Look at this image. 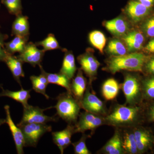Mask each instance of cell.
<instances>
[{
  "label": "cell",
  "instance_id": "1",
  "mask_svg": "<svg viewBox=\"0 0 154 154\" xmlns=\"http://www.w3.org/2000/svg\"><path fill=\"white\" fill-rule=\"evenodd\" d=\"M104 117L105 125L116 128H134L141 125L145 119V108L141 105L117 104Z\"/></svg>",
  "mask_w": 154,
  "mask_h": 154
},
{
  "label": "cell",
  "instance_id": "2",
  "mask_svg": "<svg viewBox=\"0 0 154 154\" xmlns=\"http://www.w3.org/2000/svg\"><path fill=\"white\" fill-rule=\"evenodd\" d=\"M147 59L143 54L138 52L113 56L107 61V70L112 74L122 70L142 72Z\"/></svg>",
  "mask_w": 154,
  "mask_h": 154
},
{
  "label": "cell",
  "instance_id": "3",
  "mask_svg": "<svg viewBox=\"0 0 154 154\" xmlns=\"http://www.w3.org/2000/svg\"><path fill=\"white\" fill-rule=\"evenodd\" d=\"M56 99L57 103L53 107L57 114L69 124H75L82 108L80 102L67 92L60 94Z\"/></svg>",
  "mask_w": 154,
  "mask_h": 154
},
{
  "label": "cell",
  "instance_id": "4",
  "mask_svg": "<svg viewBox=\"0 0 154 154\" xmlns=\"http://www.w3.org/2000/svg\"><path fill=\"white\" fill-rule=\"evenodd\" d=\"M125 98V104L128 105H142L143 101L141 80L135 75L127 74L122 86Z\"/></svg>",
  "mask_w": 154,
  "mask_h": 154
},
{
  "label": "cell",
  "instance_id": "5",
  "mask_svg": "<svg viewBox=\"0 0 154 154\" xmlns=\"http://www.w3.org/2000/svg\"><path fill=\"white\" fill-rule=\"evenodd\" d=\"M17 126L22 130L25 141V146L36 147L40 138L46 133L51 132L52 127L46 124L28 123Z\"/></svg>",
  "mask_w": 154,
  "mask_h": 154
},
{
  "label": "cell",
  "instance_id": "6",
  "mask_svg": "<svg viewBox=\"0 0 154 154\" xmlns=\"http://www.w3.org/2000/svg\"><path fill=\"white\" fill-rule=\"evenodd\" d=\"M24 107L23 114L22 120L17 125L28 124V123H39L46 124L49 122H56L58 120L57 117L55 116H49L44 113L45 110H48L53 107H50L42 109L37 106L28 105Z\"/></svg>",
  "mask_w": 154,
  "mask_h": 154
},
{
  "label": "cell",
  "instance_id": "7",
  "mask_svg": "<svg viewBox=\"0 0 154 154\" xmlns=\"http://www.w3.org/2000/svg\"><path fill=\"white\" fill-rule=\"evenodd\" d=\"M105 125V117L102 116L85 111L79 115V120L75 126V133H84L88 130L94 131L96 128Z\"/></svg>",
  "mask_w": 154,
  "mask_h": 154
},
{
  "label": "cell",
  "instance_id": "8",
  "mask_svg": "<svg viewBox=\"0 0 154 154\" xmlns=\"http://www.w3.org/2000/svg\"><path fill=\"white\" fill-rule=\"evenodd\" d=\"M133 128L139 154L154 149V134L150 129L141 125Z\"/></svg>",
  "mask_w": 154,
  "mask_h": 154
},
{
  "label": "cell",
  "instance_id": "9",
  "mask_svg": "<svg viewBox=\"0 0 154 154\" xmlns=\"http://www.w3.org/2000/svg\"><path fill=\"white\" fill-rule=\"evenodd\" d=\"M87 87L81 103V107L86 111L101 116L107 114V108L104 103Z\"/></svg>",
  "mask_w": 154,
  "mask_h": 154
},
{
  "label": "cell",
  "instance_id": "10",
  "mask_svg": "<svg viewBox=\"0 0 154 154\" xmlns=\"http://www.w3.org/2000/svg\"><path fill=\"white\" fill-rule=\"evenodd\" d=\"M45 51L44 50L37 48V46L32 42H28L22 52L17 57L23 63H29L35 67L36 65H41Z\"/></svg>",
  "mask_w": 154,
  "mask_h": 154
},
{
  "label": "cell",
  "instance_id": "11",
  "mask_svg": "<svg viewBox=\"0 0 154 154\" xmlns=\"http://www.w3.org/2000/svg\"><path fill=\"white\" fill-rule=\"evenodd\" d=\"M77 60L81 65V69L89 77L91 83L97 74L100 63L90 50H87L85 53L79 56Z\"/></svg>",
  "mask_w": 154,
  "mask_h": 154
},
{
  "label": "cell",
  "instance_id": "12",
  "mask_svg": "<svg viewBox=\"0 0 154 154\" xmlns=\"http://www.w3.org/2000/svg\"><path fill=\"white\" fill-rule=\"evenodd\" d=\"M5 110L6 114V123L8 125L14 138L17 154L24 153V148L25 147V141L24 135L21 128L14 123L10 112V106L5 105Z\"/></svg>",
  "mask_w": 154,
  "mask_h": 154
},
{
  "label": "cell",
  "instance_id": "13",
  "mask_svg": "<svg viewBox=\"0 0 154 154\" xmlns=\"http://www.w3.org/2000/svg\"><path fill=\"white\" fill-rule=\"evenodd\" d=\"M74 133L75 126L70 124L63 130L52 132L53 140L59 149L61 153L63 154L64 150L71 144L72 136Z\"/></svg>",
  "mask_w": 154,
  "mask_h": 154
},
{
  "label": "cell",
  "instance_id": "14",
  "mask_svg": "<svg viewBox=\"0 0 154 154\" xmlns=\"http://www.w3.org/2000/svg\"><path fill=\"white\" fill-rule=\"evenodd\" d=\"M150 9L138 1H131L126 8V13L131 20L134 23L141 21L149 14Z\"/></svg>",
  "mask_w": 154,
  "mask_h": 154
},
{
  "label": "cell",
  "instance_id": "15",
  "mask_svg": "<svg viewBox=\"0 0 154 154\" xmlns=\"http://www.w3.org/2000/svg\"><path fill=\"white\" fill-rule=\"evenodd\" d=\"M4 62L11 70L14 79L22 86L20 78H23L25 75L22 67L24 63L17 56L10 53L8 54Z\"/></svg>",
  "mask_w": 154,
  "mask_h": 154
},
{
  "label": "cell",
  "instance_id": "16",
  "mask_svg": "<svg viewBox=\"0 0 154 154\" xmlns=\"http://www.w3.org/2000/svg\"><path fill=\"white\" fill-rule=\"evenodd\" d=\"M87 85V79L83 75L82 69H79L71 84V89L72 95L80 102L83 99Z\"/></svg>",
  "mask_w": 154,
  "mask_h": 154
},
{
  "label": "cell",
  "instance_id": "17",
  "mask_svg": "<svg viewBox=\"0 0 154 154\" xmlns=\"http://www.w3.org/2000/svg\"><path fill=\"white\" fill-rule=\"evenodd\" d=\"M105 26L109 32L117 36H125L129 29L128 22L121 17L107 21Z\"/></svg>",
  "mask_w": 154,
  "mask_h": 154
},
{
  "label": "cell",
  "instance_id": "18",
  "mask_svg": "<svg viewBox=\"0 0 154 154\" xmlns=\"http://www.w3.org/2000/svg\"><path fill=\"white\" fill-rule=\"evenodd\" d=\"M123 39L128 51L135 52L142 48L144 37L141 32L134 30L125 35Z\"/></svg>",
  "mask_w": 154,
  "mask_h": 154
},
{
  "label": "cell",
  "instance_id": "19",
  "mask_svg": "<svg viewBox=\"0 0 154 154\" xmlns=\"http://www.w3.org/2000/svg\"><path fill=\"white\" fill-rule=\"evenodd\" d=\"M102 153L106 154H123L124 151L122 145L121 134L116 130L112 137L107 142L101 149Z\"/></svg>",
  "mask_w": 154,
  "mask_h": 154
},
{
  "label": "cell",
  "instance_id": "20",
  "mask_svg": "<svg viewBox=\"0 0 154 154\" xmlns=\"http://www.w3.org/2000/svg\"><path fill=\"white\" fill-rule=\"evenodd\" d=\"M62 50L65 54L60 72L71 80L74 77L77 70L74 55L71 51H69L65 48H62Z\"/></svg>",
  "mask_w": 154,
  "mask_h": 154
},
{
  "label": "cell",
  "instance_id": "21",
  "mask_svg": "<svg viewBox=\"0 0 154 154\" xmlns=\"http://www.w3.org/2000/svg\"><path fill=\"white\" fill-rule=\"evenodd\" d=\"M39 67L41 72L46 77L49 84H54L63 87L66 89L67 92L72 94L71 80L65 75L60 72L58 73H49L44 70L42 65L39 66Z\"/></svg>",
  "mask_w": 154,
  "mask_h": 154
},
{
  "label": "cell",
  "instance_id": "22",
  "mask_svg": "<svg viewBox=\"0 0 154 154\" xmlns=\"http://www.w3.org/2000/svg\"><path fill=\"white\" fill-rule=\"evenodd\" d=\"M133 128L125 131L124 133L121 134L122 145L124 154H139Z\"/></svg>",
  "mask_w": 154,
  "mask_h": 154
},
{
  "label": "cell",
  "instance_id": "23",
  "mask_svg": "<svg viewBox=\"0 0 154 154\" xmlns=\"http://www.w3.org/2000/svg\"><path fill=\"white\" fill-rule=\"evenodd\" d=\"M28 17L22 14L17 16L12 25V35L29 36V24Z\"/></svg>",
  "mask_w": 154,
  "mask_h": 154
},
{
  "label": "cell",
  "instance_id": "24",
  "mask_svg": "<svg viewBox=\"0 0 154 154\" xmlns=\"http://www.w3.org/2000/svg\"><path fill=\"white\" fill-rule=\"evenodd\" d=\"M0 93V97H8L21 103L23 107H26L29 105L28 102L31 96L30 92L31 90H26L22 88L19 91H12L9 90H4Z\"/></svg>",
  "mask_w": 154,
  "mask_h": 154
},
{
  "label": "cell",
  "instance_id": "25",
  "mask_svg": "<svg viewBox=\"0 0 154 154\" xmlns=\"http://www.w3.org/2000/svg\"><path fill=\"white\" fill-rule=\"evenodd\" d=\"M119 89V85L116 80L112 78L108 79L102 85V96L107 101L113 100L118 95Z\"/></svg>",
  "mask_w": 154,
  "mask_h": 154
},
{
  "label": "cell",
  "instance_id": "26",
  "mask_svg": "<svg viewBox=\"0 0 154 154\" xmlns=\"http://www.w3.org/2000/svg\"><path fill=\"white\" fill-rule=\"evenodd\" d=\"M29 36H15L14 38L8 42H5V47L8 53L14 54L22 52L28 43Z\"/></svg>",
  "mask_w": 154,
  "mask_h": 154
},
{
  "label": "cell",
  "instance_id": "27",
  "mask_svg": "<svg viewBox=\"0 0 154 154\" xmlns=\"http://www.w3.org/2000/svg\"><path fill=\"white\" fill-rule=\"evenodd\" d=\"M30 80L32 85V88L36 93L43 95L47 99L49 97L46 93V89L49 83L47 78L42 73L38 76L32 75Z\"/></svg>",
  "mask_w": 154,
  "mask_h": 154
},
{
  "label": "cell",
  "instance_id": "28",
  "mask_svg": "<svg viewBox=\"0 0 154 154\" xmlns=\"http://www.w3.org/2000/svg\"><path fill=\"white\" fill-rule=\"evenodd\" d=\"M142 90L144 100L149 101L154 99V75L141 80Z\"/></svg>",
  "mask_w": 154,
  "mask_h": 154
},
{
  "label": "cell",
  "instance_id": "29",
  "mask_svg": "<svg viewBox=\"0 0 154 154\" xmlns=\"http://www.w3.org/2000/svg\"><path fill=\"white\" fill-rule=\"evenodd\" d=\"M107 53L113 56H120L127 54L128 50L127 48L123 42L117 39L110 40L107 45Z\"/></svg>",
  "mask_w": 154,
  "mask_h": 154
},
{
  "label": "cell",
  "instance_id": "30",
  "mask_svg": "<svg viewBox=\"0 0 154 154\" xmlns=\"http://www.w3.org/2000/svg\"><path fill=\"white\" fill-rule=\"evenodd\" d=\"M89 38L91 44L101 53L103 54V50L106 42L105 35L101 31L95 30L90 33Z\"/></svg>",
  "mask_w": 154,
  "mask_h": 154
},
{
  "label": "cell",
  "instance_id": "31",
  "mask_svg": "<svg viewBox=\"0 0 154 154\" xmlns=\"http://www.w3.org/2000/svg\"><path fill=\"white\" fill-rule=\"evenodd\" d=\"M36 46H41L43 50L46 52L48 51L61 49L62 48L60 46L54 34L50 33L47 37L41 41L36 42L35 43Z\"/></svg>",
  "mask_w": 154,
  "mask_h": 154
},
{
  "label": "cell",
  "instance_id": "32",
  "mask_svg": "<svg viewBox=\"0 0 154 154\" xmlns=\"http://www.w3.org/2000/svg\"><path fill=\"white\" fill-rule=\"evenodd\" d=\"M1 2L5 6L10 14L16 17L22 14L21 0H2Z\"/></svg>",
  "mask_w": 154,
  "mask_h": 154
},
{
  "label": "cell",
  "instance_id": "33",
  "mask_svg": "<svg viewBox=\"0 0 154 154\" xmlns=\"http://www.w3.org/2000/svg\"><path fill=\"white\" fill-rule=\"evenodd\" d=\"M89 137V135L83 134L81 139L76 142L72 143L73 146L75 153L76 154H91L86 145V140Z\"/></svg>",
  "mask_w": 154,
  "mask_h": 154
},
{
  "label": "cell",
  "instance_id": "34",
  "mask_svg": "<svg viewBox=\"0 0 154 154\" xmlns=\"http://www.w3.org/2000/svg\"><path fill=\"white\" fill-rule=\"evenodd\" d=\"M142 29L146 35L150 38L154 37V16L146 20L142 25Z\"/></svg>",
  "mask_w": 154,
  "mask_h": 154
},
{
  "label": "cell",
  "instance_id": "35",
  "mask_svg": "<svg viewBox=\"0 0 154 154\" xmlns=\"http://www.w3.org/2000/svg\"><path fill=\"white\" fill-rule=\"evenodd\" d=\"M8 38L7 34L0 33V61H4L9 53L6 50L5 47V41Z\"/></svg>",
  "mask_w": 154,
  "mask_h": 154
},
{
  "label": "cell",
  "instance_id": "36",
  "mask_svg": "<svg viewBox=\"0 0 154 154\" xmlns=\"http://www.w3.org/2000/svg\"><path fill=\"white\" fill-rule=\"evenodd\" d=\"M150 102L145 109V119L151 122H154V99L150 100Z\"/></svg>",
  "mask_w": 154,
  "mask_h": 154
},
{
  "label": "cell",
  "instance_id": "37",
  "mask_svg": "<svg viewBox=\"0 0 154 154\" xmlns=\"http://www.w3.org/2000/svg\"><path fill=\"white\" fill-rule=\"evenodd\" d=\"M143 70L148 75H154V57L147 59L144 65Z\"/></svg>",
  "mask_w": 154,
  "mask_h": 154
},
{
  "label": "cell",
  "instance_id": "38",
  "mask_svg": "<svg viewBox=\"0 0 154 154\" xmlns=\"http://www.w3.org/2000/svg\"><path fill=\"white\" fill-rule=\"evenodd\" d=\"M144 50L146 52L154 54V37L146 45Z\"/></svg>",
  "mask_w": 154,
  "mask_h": 154
},
{
  "label": "cell",
  "instance_id": "39",
  "mask_svg": "<svg viewBox=\"0 0 154 154\" xmlns=\"http://www.w3.org/2000/svg\"><path fill=\"white\" fill-rule=\"evenodd\" d=\"M141 4L150 9L154 5V0H138Z\"/></svg>",
  "mask_w": 154,
  "mask_h": 154
},
{
  "label": "cell",
  "instance_id": "40",
  "mask_svg": "<svg viewBox=\"0 0 154 154\" xmlns=\"http://www.w3.org/2000/svg\"><path fill=\"white\" fill-rule=\"evenodd\" d=\"M6 119H0V126L6 123Z\"/></svg>",
  "mask_w": 154,
  "mask_h": 154
},
{
  "label": "cell",
  "instance_id": "41",
  "mask_svg": "<svg viewBox=\"0 0 154 154\" xmlns=\"http://www.w3.org/2000/svg\"><path fill=\"white\" fill-rule=\"evenodd\" d=\"M0 88H2V89H3L2 85V84H0Z\"/></svg>",
  "mask_w": 154,
  "mask_h": 154
}]
</instances>
